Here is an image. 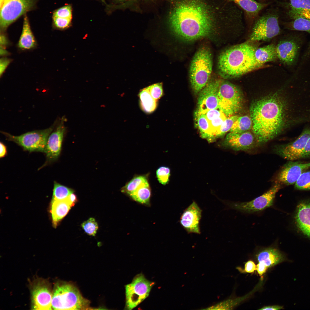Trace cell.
<instances>
[{"mask_svg": "<svg viewBox=\"0 0 310 310\" xmlns=\"http://www.w3.org/2000/svg\"><path fill=\"white\" fill-rule=\"evenodd\" d=\"M254 56L257 62L262 66L266 63L274 61L278 58L276 46L270 44L257 48L255 51Z\"/></svg>", "mask_w": 310, "mask_h": 310, "instance_id": "d4e9b609", "label": "cell"}, {"mask_svg": "<svg viewBox=\"0 0 310 310\" xmlns=\"http://www.w3.org/2000/svg\"><path fill=\"white\" fill-rule=\"evenodd\" d=\"M212 68L210 51L205 47L199 49L193 56L189 70L191 86L195 93H199L208 84Z\"/></svg>", "mask_w": 310, "mask_h": 310, "instance_id": "5b68a950", "label": "cell"}, {"mask_svg": "<svg viewBox=\"0 0 310 310\" xmlns=\"http://www.w3.org/2000/svg\"><path fill=\"white\" fill-rule=\"evenodd\" d=\"M310 168V162L289 161L278 173L277 180L279 183L286 185L294 184L301 174Z\"/></svg>", "mask_w": 310, "mask_h": 310, "instance_id": "2e32d148", "label": "cell"}, {"mask_svg": "<svg viewBox=\"0 0 310 310\" xmlns=\"http://www.w3.org/2000/svg\"><path fill=\"white\" fill-rule=\"evenodd\" d=\"M200 112L204 114L209 121L224 114L219 108L210 109Z\"/></svg>", "mask_w": 310, "mask_h": 310, "instance_id": "7bdbcfd3", "label": "cell"}, {"mask_svg": "<svg viewBox=\"0 0 310 310\" xmlns=\"http://www.w3.org/2000/svg\"><path fill=\"white\" fill-rule=\"evenodd\" d=\"M37 0H3L0 2V26L4 31L27 12L34 9Z\"/></svg>", "mask_w": 310, "mask_h": 310, "instance_id": "ba28073f", "label": "cell"}, {"mask_svg": "<svg viewBox=\"0 0 310 310\" xmlns=\"http://www.w3.org/2000/svg\"><path fill=\"white\" fill-rule=\"evenodd\" d=\"M280 32L278 19L275 15L268 14L260 18L252 29L249 42L269 40Z\"/></svg>", "mask_w": 310, "mask_h": 310, "instance_id": "8fae6325", "label": "cell"}, {"mask_svg": "<svg viewBox=\"0 0 310 310\" xmlns=\"http://www.w3.org/2000/svg\"><path fill=\"white\" fill-rule=\"evenodd\" d=\"M268 268L263 263L259 262L256 266V270L259 275L262 276L266 272Z\"/></svg>", "mask_w": 310, "mask_h": 310, "instance_id": "bcb514c9", "label": "cell"}, {"mask_svg": "<svg viewBox=\"0 0 310 310\" xmlns=\"http://www.w3.org/2000/svg\"><path fill=\"white\" fill-rule=\"evenodd\" d=\"M72 19L71 18L53 16V24L55 27L57 29L64 30L71 26Z\"/></svg>", "mask_w": 310, "mask_h": 310, "instance_id": "74e56055", "label": "cell"}, {"mask_svg": "<svg viewBox=\"0 0 310 310\" xmlns=\"http://www.w3.org/2000/svg\"><path fill=\"white\" fill-rule=\"evenodd\" d=\"M258 262L263 263L268 268L286 259L285 256L278 248L273 246L260 249L256 255Z\"/></svg>", "mask_w": 310, "mask_h": 310, "instance_id": "ffe728a7", "label": "cell"}, {"mask_svg": "<svg viewBox=\"0 0 310 310\" xmlns=\"http://www.w3.org/2000/svg\"><path fill=\"white\" fill-rule=\"evenodd\" d=\"M237 301L229 299L220 302L205 309H229L238 303Z\"/></svg>", "mask_w": 310, "mask_h": 310, "instance_id": "b9f144b4", "label": "cell"}, {"mask_svg": "<svg viewBox=\"0 0 310 310\" xmlns=\"http://www.w3.org/2000/svg\"><path fill=\"white\" fill-rule=\"evenodd\" d=\"M72 207L67 197L64 199H52L50 206V212L53 225L56 227L60 222L67 215Z\"/></svg>", "mask_w": 310, "mask_h": 310, "instance_id": "7402d4cb", "label": "cell"}, {"mask_svg": "<svg viewBox=\"0 0 310 310\" xmlns=\"http://www.w3.org/2000/svg\"><path fill=\"white\" fill-rule=\"evenodd\" d=\"M81 226L85 232L90 236H95L98 230V224L95 219L91 218L82 224Z\"/></svg>", "mask_w": 310, "mask_h": 310, "instance_id": "e575fe53", "label": "cell"}, {"mask_svg": "<svg viewBox=\"0 0 310 310\" xmlns=\"http://www.w3.org/2000/svg\"><path fill=\"white\" fill-rule=\"evenodd\" d=\"M301 42L299 38L293 36L280 42L276 46L278 58L285 65L294 64L298 57Z\"/></svg>", "mask_w": 310, "mask_h": 310, "instance_id": "9a60e30c", "label": "cell"}, {"mask_svg": "<svg viewBox=\"0 0 310 310\" xmlns=\"http://www.w3.org/2000/svg\"><path fill=\"white\" fill-rule=\"evenodd\" d=\"M89 301L84 298L73 283L57 282L52 295V308L55 310L92 309Z\"/></svg>", "mask_w": 310, "mask_h": 310, "instance_id": "277c9868", "label": "cell"}, {"mask_svg": "<svg viewBox=\"0 0 310 310\" xmlns=\"http://www.w3.org/2000/svg\"><path fill=\"white\" fill-rule=\"evenodd\" d=\"M252 126L250 117L247 115L239 116L234 123L229 132L240 133L248 131L252 129Z\"/></svg>", "mask_w": 310, "mask_h": 310, "instance_id": "f1b7e54d", "label": "cell"}, {"mask_svg": "<svg viewBox=\"0 0 310 310\" xmlns=\"http://www.w3.org/2000/svg\"><path fill=\"white\" fill-rule=\"evenodd\" d=\"M292 29L310 33V21L301 18L294 19L292 23Z\"/></svg>", "mask_w": 310, "mask_h": 310, "instance_id": "d590c367", "label": "cell"}, {"mask_svg": "<svg viewBox=\"0 0 310 310\" xmlns=\"http://www.w3.org/2000/svg\"><path fill=\"white\" fill-rule=\"evenodd\" d=\"M154 282L147 280L142 273L135 276L132 282L125 286V309L132 310L147 298Z\"/></svg>", "mask_w": 310, "mask_h": 310, "instance_id": "9c48e42d", "label": "cell"}, {"mask_svg": "<svg viewBox=\"0 0 310 310\" xmlns=\"http://www.w3.org/2000/svg\"><path fill=\"white\" fill-rule=\"evenodd\" d=\"M221 81L217 80L209 82L200 92L197 111L202 112L208 110L219 108L218 89Z\"/></svg>", "mask_w": 310, "mask_h": 310, "instance_id": "4fadbf2b", "label": "cell"}, {"mask_svg": "<svg viewBox=\"0 0 310 310\" xmlns=\"http://www.w3.org/2000/svg\"><path fill=\"white\" fill-rule=\"evenodd\" d=\"M295 219L299 229L310 238V201L301 203L298 206Z\"/></svg>", "mask_w": 310, "mask_h": 310, "instance_id": "44dd1931", "label": "cell"}, {"mask_svg": "<svg viewBox=\"0 0 310 310\" xmlns=\"http://www.w3.org/2000/svg\"><path fill=\"white\" fill-rule=\"evenodd\" d=\"M250 113L257 142L264 144L286 129L310 123V95L302 86L292 85L254 102Z\"/></svg>", "mask_w": 310, "mask_h": 310, "instance_id": "6da1fadb", "label": "cell"}, {"mask_svg": "<svg viewBox=\"0 0 310 310\" xmlns=\"http://www.w3.org/2000/svg\"><path fill=\"white\" fill-rule=\"evenodd\" d=\"M72 8L70 5H67L55 10L53 16L63 18L72 19Z\"/></svg>", "mask_w": 310, "mask_h": 310, "instance_id": "f35d334b", "label": "cell"}, {"mask_svg": "<svg viewBox=\"0 0 310 310\" xmlns=\"http://www.w3.org/2000/svg\"><path fill=\"white\" fill-rule=\"evenodd\" d=\"M149 184L143 185L129 195L135 201L143 204H149L151 196Z\"/></svg>", "mask_w": 310, "mask_h": 310, "instance_id": "f546056e", "label": "cell"}, {"mask_svg": "<svg viewBox=\"0 0 310 310\" xmlns=\"http://www.w3.org/2000/svg\"><path fill=\"white\" fill-rule=\"evenodd\" d=\"M170 175V169L167 167H160L156 171V176L158 181L164 185L168 183Z\"/></svg>", "mask_w": 310, "mask_h": 310, "instance_id": "8d00e7d4", "label": "cell"}, {"mask_svg": "<svg viewBox=\"0 0 310 310\" xmlns=\"http://www.w3.org/2000/svg\"><path fill=\"white\" fill-rule=\"evenodd\" d=\"M307 158H310V137L307 142L302 159Z\"/></svg>", "mask_w": 310, "mask_h": 310, "instance_id": "7dc6e473", "label": "cell"}, {"mask_svg": "<svg viewBox=\"0 0 310 310\" xmlns=\"http://www.w3.org/2000/svg\"><path fill=\"white\" fill-rule=\"evenodd\" d=\"M147 88L152 96L156 100H158L163 95L162 84L161 83L153 84Z\"/></svg>", "mask_w": 310, "mask_h": 310, "instance_id": "ab89813d", "label": "cell"}, {"mask_svg": "<svg viewBox=\"0 0 310 310\" xmlns=\"http://www.w3.org/2000/svg\"><path fill=\"white\" fill-rule=\"evenodd\" d=\"M63 119L48 138L44 152L46 161L42 167L55 161L59 156L65 130Z\"/></svg>", "mask_w": 310, "mask_h": 310, "instance_id": "5bb4252c", "label": "cell"}, {"mask_svg": "<svg viewBox=\"0 0 310 310\" xmlns=\"http://www.w3.org/2000/svg\"><path fill=\"white\" fill-rule=\"evenodd\" d=\"M219 108L227 117L236 115L243 104L242 92L236 86L226 81H221L219 87Z\"/></svg>", "mask_w": 310, "mask_h": 310, "instance_id": "8992f818", "label": "cell"}, {"mask_svg": "<svg viewBox=\"0 0 310 310\" xmlns=\"http://www.w3.org/2000/svg\"><path fill=\"white\" fill-rule=\"evenodd\" d=\"M280 188V184L277 183L261 195L250 201L225 203L230 208L243 213L260 212L273 205L276 194Z\"/></svg>", "mask_w": 310, "mask_h": 310, "instance_id": "30bf717a", "label": "cell"}, {"mask_svg": "<svg viewBox=\"0 0 310 310\" xmlns=\"http://www.w3.org/2000/svg\"><path fill=\"white\" fill-rule=\"evenodd\" d=\"M283 307L281 306L274 305L272 306H266L264 307L259 310H278L282 309Z\"/></svg>", "mask_w": 310, "mask_h": 310, "instance_id": "681fc988", "label": "cell"}, {"mask_svg": "<svg viewBox=\"0 0 310 310\" xmlns=\"http://www.w3.org/2000/svg\"><path fill=\"white\" fill-rule=\"evenodd\" d=\"M8 44V41L6 36L3 34L0 35V46L5 47Z\"/></svg>", "mask_w": 310, "mask_h": 310, "instance_id": "816d5d0a", "label": "cell"}, {"mask_svg": "<svg viewBox=\"0 0 310 310\" xmlns=\"http://www.w3.org/2000/svg\"><path fill=\"white\" fill-rule=\"evenodd\" d=\"M7 150L5 146L1 142H0V157L1 158L4 157L7 154Z\"/></svg>", "mask_w": 310, "mask_h": 310, "instance_id": "f907efd6", "label": "cell"}, {"mask_svg": "<svg viewBox=\"0 0 310 310\" xmlns=\"http://www.w3.org/2000/svg\"><path fill=\"white\" fill-rule=\"evenodd\" d=\"M239 116L234 115L227 117L220 126L216 135V138L224 135L231 129L232 126Z\"/></svg>", "mask_w": 310, "mask_h": 310, "instance_id": "836d02e7", "label": "cell"}, {"mask_svg": "<svg viewBox=\"0 0 310 310\" xmlns=\"http://www.w3.org/2000/svg\"><path fill=\"white\" fill-rule=\"evenodd\" d=\"M73 189L54 181L52 199L61 200L67 198L74 193Z\"/></svg>", "mask_w": 310, "mask_h": 310, "instance_id": "1f68e13d", "label": "cell"}, {"mask_svg": "<svg viewBox=\"0 0 310 310\" xmlns=\"http://www.w3.org/2000/svg\"><path fill=\"white\" fill-rule=\"evenodd\" d=\"M139 96L140 107L145 112L150 113L156 110L157 105V100L153 98L147 87L140 91Z\"/></svg>", "mask_w": 310, "mask_h": 310, "instance_id": "4316f807", "label": "cell"}, {"mask_svg": "<svg viewBox=\"0 0 310 310\" xmlns=\"http://www.w3.org/2000/svg\"><path fill=\"white\" fill-rule=\"evenodd\" d=\"M195 120L202 137L210 142L213 141L214 139L211 130L210 122L205 115L196 110L195 113Z\"/></svg>", "mask_w": 310, "mask_h": 310, "instance_id": "484cf974", "label": "cell"}, {"mask_svg": "<svg viewBox=\"0 0 310 310\" xmlns=\"http://www.w3.org/2000/svg\"><path fill=\"white\" fill-rule=\"evenodd\" d=\"M149 184L147 178L145 176H140L135 177L131 180L122 188L121 191L130 195L140 187Z\"/></svg>", "mask_w": 310, "mask_h": 310, "instance_id": "4dcf8cb0", "label": "cell"}, {"mask_svg": "<svg viewBox=\"0 0 310 310\" xmlns=\"http://www.w3.org/2000/svg\"><path fill=\"white\" fill-rule=\"evenodd\" d=\"M290 6L288 14L291 18L310 21V0H290Z\"/></svg>", "mask_w": 310, "mask_h": 310, "instance_id": "603a6c76", "label": "cell"}, {"mask_svg": "<svg viewBox=\"0 0 310 310\" xmlns=\"http://www.w3.org/2000/svg\"><path fill=\"white\" fill-rule=\"evenodd\" d=\"M52 295L50 287L44 281L35 283L31 291L32 309H52Z\"/></svg>", "mask_w": 310, "mask_h": 310, "instance_id": "e0dca14e", "label": "cell"}, {"mask_svg": "<svg viewBox=\"0 0 310 310\" xmlns=\"http://www.w3.org/2000/svg\"><path fill=\"white\" fill-rule=\"evenodd\" d=\"M310 137V126L308 125L294 140L274 147L275 154L288 161L302 159L307 142Z\"/></svg>", "mask_w": 310, "mask_h": 310, "instance_id": "7c38bea8", "label": "cell"}, {"mask_svg": "<svg viewBox=\"0 0 310 310\" xmlns=\"http://www.w3.org/2000/svg\"><path fill=\"white\" fill-rule=\"evenodd\" d=\"M202 213V210L195 201L184 211L180 223L188 233L200 234L199 224Z\"/></svg>", "mask_w": 310, "mask_h": 310, "instance_id": "ac0fdd59", "label": "cell"}, {"mask_svg": "<svg viewBox=\"0 0 310 310\" xmlns=\"http://www.w3.org/2000/svg\"><path fill=\"white\" fill-rule=\"evenodd\" d=\"M256 269V266L253 261L251 260L247 261L245 264L244 269L239 270L241 272L252 273Z\"/></svg>", "mask_w": 310, "mask_h": 310, "instance_id": "ee69618b", "label": "cell"}, {"mask_svg": "<svg viewBox=\"0 0 310 310\" xmlns=\"http://www.w3.org/2000/svg\"><path fill=\"white\" fill-rule=\"evenodd\" d=\"M168 21L175 34L188 40L207 36L213 27L208 9L198 0H182L177 3L170 13Z\"/></svg>", "mask_w": 310, "mask_h": 310, "instance_id": "7a4b0ae2", "label": "cell"}, {"mask_svg": "<svg viewBox=\"0 0 310 310\" xmlns=\"http://www.w3.org/2000/svg\"><path fill=\"white\" fill-rule=\"evenodd\" d=\"M11 60L7 58H2L0 61V75L1 76L11 62Z\"/></svg>", "mask_w": 310, "mask_h": 310, "instance_id": "f6af8a7d", "label": "cell"}, {"mask_svg": "<svg viewBox=\"0 0 310 310\" xmlns=\"http://www.w3.org/2000/svg\"><path fill=\"white\" fill-rule=\"evenodd\" d=\"M54 126L53 125L46 129L29 132L17 136L5 132H1L7 140L15 143L25 150L44 152L47 139Z\"/></svg>", "mask_w": 310, "mask_h": 310, "instance_id": "52a82bcc", "label": "cell"}, {"mask_svg": "<svg viewBox=\"0 0 310 310\" xmlns=\"http://www.w3.org/2000/svg\"><path fill=\"white\" fill-rule=\"evenodd\" d=\"M67 198L71 204L72 207L78 201L77 196L73 193L70 194L67 197Z\"/></svg>", "mask_w": 310, "mask_h": 310, "instance_id": "c3c4849f", "label": "cell"}, {"mask_svg": "<svg viewBox=\"0 0 310 310\" xmlns=\"http://www.w3.org/2000/svg\"><path fill=\"white\" fill-rule=\"evenodd\" d=\"M233 1L243 9L248 15L254 16L266 6L265 3L254 0H230Z\"/></svg>", "mask_w": 310, "mask_h": 310, "instance_id": "83f0119b", "label": "cell"}, {"mask_svg": "<svg viewBox=\"0 0 310 310\" xmlns=\"http://www.w3.org/2000/svg\"><path fill=\"white\" fill-rule=\"evenodd\" d=\"M8 53V52L5 50L4 47L0 46V55H5Z\"/></svg>", "mask_w": 310, "mask_h": 310, "instance_id": "f5cc1de1", "label": "cell"}, {"mask_svg": "<svg viewBox=\"0 0 310 310\" xmlns=\"http://www.w3.org/2000/svg\"><path fill=\"white\" fill-rule=\"evenodd\" d=\"M112 0L116 1H126L127 0Z\"/></svg>", "mask_w": 310, "mask_h": 310, "instance_id": "db71d44e", "label": "cell"}, {"mask_svg": "<svg viewBox=\"0 0 310 310\" xmlns=\"http://www.w3.org/2000/svg\"><path fill=\"white\" fill-rule=\"evenodd\" d=\"M256 49L249 41L224 51L218 59V69L221 76L226 79L237 78L261 67L255 57Z\"/></svg>", "mask_w": 310, "mask_h": 310, "instance_id": "3957f363", "label": "cell"}, {"mask_svg": "<svg viewBox=\"0 0 310 310\" xmlns=\"http://www.w3.org/2000/svg\"><path fill=\"white\" fill-rule=\"evenodd\" d=\"M36 42L31 31L28 19L24 15L22 33L19 40L18 46L20 49H30L36 45Z\"/></svg>", "mask_w": 310, "mask_h": 310, "instance_id": "cb8c5ba5", "label": "cell"}, {"mask_svg": "<svg viewBox=\"0 0 310 310\" xmlns=\"http://www.w3.org/2000/svg\"><path fill=\"white\" fill-rule=\"evenodd\" d=\"M227 117L224 114L209 121L211 130L214 140L216 138L217 134L220 126Z\"/></svg>", "mask_w": 310, "mask_h": 310, "instance_id": "60d3db41", "label": "cell"}, {"mask_svg": "<svg viewBox=\"0 0 310 310\" xmlns=\"http://www.w3.org/2000/svg\"><path fill=\"white\" fill-rule=\"evenodd\" d=\"M255 140L253 134L249 131L240 133L229 132L223 145L235 151H246L254 147Z\"/></svg>", "mask_w": 310, "mask_h": 310, "instance_id": "d6986e66", "label": "cell"}, {"mask_svg": "<svg viewBox=\"0 0 310 310\" xmlns=\"http://www.w3.org/2000/svg\"><path fill=\"white\" fill-rule=\"evenodd\" d=\"M294 184L297 189L310 190V171H305L302 173Z\"/></svg>", "mask_w": 310, "mask_h": 310, "instance_id": "d6a6232c", "label": "cell"}]
</instances>
